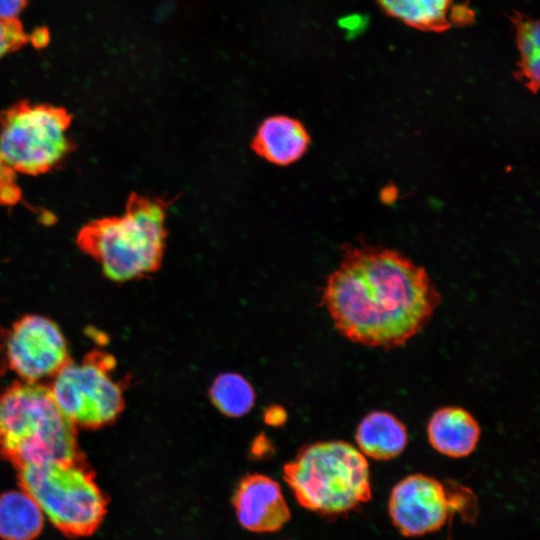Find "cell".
I'll list each match as a JSON object with an SVG mask.
<instances>
[{
	"label": "cell",
	"instance_id": "cell-9",
	"mask_svg": "<svg viewBox=\"0 0 540 540\" xmlns=\"http://www.w3.org/2000/svg\"><path fill=\"white\" fill-rule=\"evenodd\" d=\"M7 350L12 369L30 382L56 375L70 362L58 326L39 315H27L14 324Z\"/></svg>",
	"mask_w": 540,
	"mask_h": 540
},
{
	"label": "cell",
	"instance_id": "cell-4",
	"mask_svg": "<svg viewBox=\"0 0 540 540\" xmlns=\"http://www.w3.org/2000/svg\"><path fill=\"white\" fill-rule=\"evenodd\" d=\"M283 478L302 507L323 517L348 514L372 497L368 461L344 441L302 447L283 466Z\"/></svg>",
	"mask_w": 540,
	"mask_h": 540
},
{
	"label": "cell",
	"instance_id": "cell-5",
	"mask_svg": "<svg viewBox=\"0 0 540 540\" xmlns=\"http://www.w3.org/2000/svg\"><path fill=\"white\" fill-rule=\"evenodd\" d=\"M18 471L22 489L63 534L88 536L101 525L108 500L82 459L29 465Z\"/></svg>",
	"mask_w": 540,
	"mask_h": 540
},
{
	"label": "cell",
	"instance_id": "cell-20",
	"mask_svg": "<svg viewBox=\"0 0 540 540\" xmlns=\"http://www.w3.org/2000/svg\"><path fill=\"white\" fill-rule=\"evenodd\" d=\"M28 0H0V19H17Z\"/></svg>",
	"mask_w": 540,
	"mask_h": 540
},
{
	"label": "cell",
	"instance_id": "cell-3",
	"mask_svg": "<svg viewBox=\"0 0 540 540\" xmlns=\"http://www.w3.org/2000/svg\"><path fill=\"white\" fill-rule=\"evenodd\" d=\"M73 424L51 389L32 382L15 384L0 396V453L18 470L79 460Z\"/></svg>",
	"mask_w": 540,
	"mask_h": 540
},
{
	"label": "cell",
	"instance_id": "cell-10",
	"mask_svg": "<svg viewBox=\"0 0 540 540\" xmlns=\"http://www.w3.org/2000/svg\"><path fill=\"white\" fill-rule=\"evenodd\" d=\"M232 506L239 524L255 533L276 532L291 518L280 485L263 474H246L240 479Z\"/></svg>",
	"mask_w": 540,
	"mask_h": 540
},
{
	"label": "cell",
	"instance_id": "cell-19",
	"mask_svg": "<svg viewBox=\"0 0 540 540\" xmlns=\"http://www.w3.org/2000/svg\"><path fill=\"white\" fill-rule=\"evenodd\" d=\"M20 199L21 190L16 182L15 171L0 155V205H15Z\"/></svg>",
	"mask_w": 540,
	"mask_h": 540
},
{
	"label": "cell",
	"instance_id": "cell-13",
	"mask_svg": "<svg viewBox=\"0 0 540 540\" xmlns=\"http://www.w3.org/2000/svg\"><path fill=\"white\" fill-rule=\"evenodd\" d=\"M355 438L363 455L375 460H390L403 452L408 434L404 424L394 415L374 411L361 420Z\"/></svg>",
	"mask_w": 540,
	"mask_h": 540
},
{
	"label": "cell",
	"instance_id": "cell-11",
	"mask_svg": "<svg viewBox=\"0 0 540 540\" xmlns=\"http://www.w3.org/2000/svg\"><path fill=\"white\" fill-rule=\"evenodd\" d=\"M309 144L310 135L299 120L286 115H275L260 124L251 148L268 162L287 166L299 160Z\"/></svg>",
	"mask_w": 540,
	"mask_h": 540
},
{
	"label": "cell",
	"instance_id": "cell-6",
	"mask_svg": "<svg viewBox=\"0 0 540 540\" xmlns=\"http://www.w3.org/2000/svg\"><path fill=\"white\" fill-rule=\"evenodd\" d=\"M71 122L63 107L19 101L0 113V155L15 172L47 173L74 149Z\"/></svg>",
	"mask_w": 540,
	"mask_h": 540
},
{
	"label": "cell",
	"instance_id": "cell-14",
	"mask_svg": "<svg viewBox=\"0 0 540 540\" xmlns=\"http://www.w3.org/2000/svg\"><path fill=\"white\" fill-rule=\"evenodd\" d=\"M43 525L41 508L23 489L0 495V538L33 540L41 533Z\"/></svg>",
	"mask_w": 540,
	"mask_h": 540
},
{
	"label": "cell",
	"instance_id": "cell-15",
	"mask_svg": "<svg viewBox=\"0 0 540 540\" xmlns=\"http://www.w3.org/2000/svg\"><path fill=\"white\" fill-rule=\"evenodd\" d=\"M388 16L427 32H444L451 28L452 0H376Z\"/></svg>",
	"mask_w": 540,
	"mask_h": 540
},
{
	"label": "cell",
	"instance_id": "cell-7",
	"mask_svg": "<svg viewBox=\"0 0 540 540\" xmlns=\"http://www.w3.org/2000/svg\"><path fill=\"white\" fill-rule=\"evenodd\" d=\"M388 512L402 535L418 537L441 529L456 513L473 518L476 498L454 481L444 483L431 476L413 474L393 487Z\"/></svg>",
	"mask_w": 540,
	"mask_h": 540
},
{
	"label": "cell",
	"instance_id": "cell-17",
	"mask_svg": "<svg viewBox=\"0 0 540 540\" xmlns=\"http://www.w3.org/2000/svg\"><path fill=\"white\" fill-rule=\"evenodd\" d=\"M213 405L224 415L240 417L253 406L255 393L250 383L236 373L219 375L209 390Z\"/></svg>",
	"mask_w": 540,
	"mask_h": 540
},
{
	"label": "cell",
	"instance_id": "cell-16",
	"mask_svg": "<svg viewBox=\"0 0 540 540\" xmlns=\"http://www.w3.org/2000/svg\"><path fill=\"white\" fill-rule=\"evenodd\" d=\"M510 20L515 30L516 46L519 53L514 76L531 93L536 94L540 82L539 21L518 11L510 16Z\"/></svg>",
	"mask_w": 540,
	"mask_h": 540
},
{
	"label": "cell",
	"instance_id": "cell-8",
	"mask_svg": "<svg viewBox=\"0 0 540 540\" xmlns=\"http://www.w3.org/2000/svg\"><path fill=\"white\" fill-rule=\"evenodd\" d=\"M113 366L108 355L90 354L82 363L68 362L56 374L51 392L73 423L100 427L121 413L124 398L121 386L109 374Z\"/></svg>",
	"mask_w": 540,
	"mask_h": 540
},
{
	"label": "cell",
	"instance_id": "cell-12",
	"mask_svg": "<svg viewBox=\"0 0 540 540\" xmlns=\"http://www.w3.org/2000/svg\"><path fill=\"white\" fill-rule=\"evenodd\" d=\"M427 434L430 444L443 455L462 458L476 448L481 429L466 410L445 407L437 410L429 420Z\"/></svg>",
	"mask_w": 540,
	"mask_h": 540
},
{
	"label": "cell",
	"instance_id": "cell-18",
	"mask_svg": "<svg viewBox=\"0 0 540 540\" xmlns=\"http://www.w3.org/2000/svg\"><path fill=\"white\" fill-rule=\"evenodd\" d=\"M32 36H29L22 23L17 19L1 20L0 19V59L11 52H14L29 41Z\"/></svg>",
	"mask_w": 540,
	"mask_h": 540
},
{
	"label": "cell",
	"instance_id": "cell-2",
	"mask_svg": "<svg viewBox=\"0 0 540 540\" xmlns=\"http://www.w3.org/2000/svg\"><path fill=\"white\" fill-rule=\"evenodd\" d=\"M172 199L132 192L121 216L95 219L78 232L76 244L96 260L107 278L125 282L145 277L162 265Z\"/></svg>",
	"mask_w": 540,
	"mask_h": 540
},
{
	"label": "cell",
	"instance_id": "cell-1",
	"mask_svg": "<svg viewBox=\"0 0 540 540\" xmlns=\"http://www.w3.org/2000/svg\"><path fill=\"white\" fill-rule=\"evenodd\" d=\"M322 298L344 337L384 349L418 334L441 302L422 266L395 250L369 245L344 248Z\"/></svg>",
	"mask_w": 540,
	"mask_h": 540
}]
</instances>
